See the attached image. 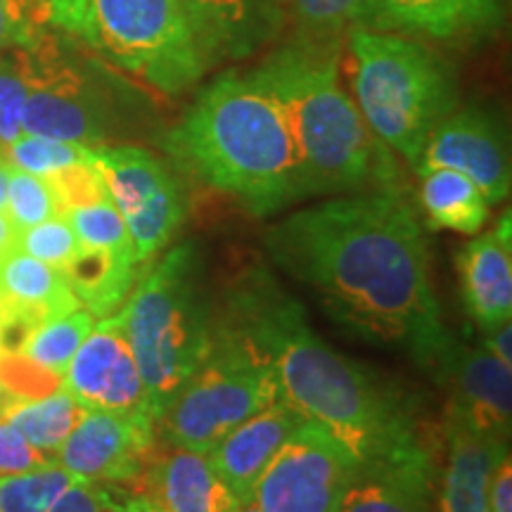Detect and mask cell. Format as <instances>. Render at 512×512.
I'll return each mask as SVG.
<instances>
[{
    "label": "cell",
    "mask_w": 512,
    "mask_h": 512,
    "mask_svg": "<svg viewBox=\"0 0 512 512\" xmlns=\"http://www.w3.org/2000/svg\"><path fill=\"white\" fill-rule=\"evenodd\" d=\"M266 249L356 337L448 373L456 344L430 283L425 230L401 192H351L294 211L268 230Z\"/></svg>",
    "instance_id": "obj_1"
},
{
    "label": "cell",
    "mask_w": 512,
    "mask_h": 512,
    "mask_svg": "<svg viewBox=\"0 0 512 512\" xmlns=\"http://www.w3.org/2000/svg\"><path fill=\"white\" fill-rule=\"evenodd\" d=\"M219 320L271 363L280 399L356 465L432 463L406 396L320 339L266 268H249L226 287Z\"/></svg>",
    "instance_id": "obj_2"
},
{
    "label": "cell",
    "mask_w": 512,
    "mask_h": 512,
    "mask_svg": "<svg viewBox=\"0 0 512 512\" xmlns=\"http://www.w3.org/2000/svg\"><path fill=\"white\" fill-rule=\"evenodd\" d=\"M164 147L192 178L254 216L302 200L283 110L254 72H230L204 86Z\"/></svg>",
    "instance_id": "obj_3"
},
{
    "label": "cell",
    "mask_w": 512,
    "mask_h": 512,
    "mask_svg": "<svg viewBox=\"0 0 512 512\" xmlns=\"http://www.w3.org/2000/svg\"><path fill=\"white\" fill-rule=\"evenodd\" d=\"M283 110L302 200L394 190L392 159L339 72V43H283L252 69Z\"/></svg>",
    "instance_id": "obj_4"
},
{
    "label": "cell",
    "mask_w": 512,
    "mask_h": 512,
    "mask_svg": "<svg viewBox=\"0 0 512 512\" xmlns=\"http://www.w3.org/2000/svg\"><path fill=\"white\" fill-rule=\"evenodd\" d=\"M119 313L147 413L159 427L219 335V309L211 306L195 242L171 247L140 275Z\"/></svg>",
    "instance_id": "obj_5"
},
{
    "label": "cell",
    "mask_w": 512,
    "mask_h": 512,
    "mask_svg": "<svg viewBox=\"0 0 512 512\" xmlns=\"http://www.w3.org/2000/svg\"><path fill=\"white\" fill-rule=\"evenodd\" d=\"M354 100L370 133L415 166L432 131L458 107L451 64L437 50L387 31L347 34Z\"/></svg>",
    "instance_id": "obj_6"
},
{
    "label": "cell",
    "mask_w": 512,
    "mask_h": 512,
    "mask_svg": "<svg viewBox=\"0 0 512 512\" xmlns=\"http://www.w3.org/2000/svg\"><path fill=\"white\" fill-rule=\"evenodd\" d=\"M280 399L271 363L219 320V335L204 363L159 422L166 444L209 453L249 415Z\"/></svg>",
    "instance_id": "obj_7"
},
{
    "label": "cell",
    "mask_w": 512,
    "mask_h": 512,
    "mask_svg": "<svg viewBox=\"0 0 512 512\" xmlns=\"http://www.w3.org/2000/svg\"><path fill=\"white\" fill-rule=\"evenodd\" d=\"M91 46L164 95L209 69L183 0H91Z\"/></svg>",
    "instance_id": "obj_8"
},
{
    "label": "cell",
    "mask_w": 512,
    "mask_h": 512,
    "mask_svg": "<svg viewBox=\"0 0 512 512\" xmlns=\"http://www.w3.org/2000/svg\"><path fill=\"white\" fill-rule=\"evenodd\" d=\"M93 166L126 223L136 261L147 264L185 219L181 185L162 159L136 145H93Z\"/></svg>",
    "instance_id": "obj_9"
},
{
    "label": "cell",
    "mask_w": 512,
    "mask_h": 512,
    "mask_svg": "<svg viewBox=\"0 0 512 512\" xmlns=\"http://www.w3.org/2000/svg\"><path fill=\"white\" fill-rule=\"evenodd\" d=\"M24 50L29 64V95L22 131L83 145L100 143L110 114L95 83L67 60L60 43L50 34Z\"/></svg>",
    "instance_id": "obj_10"
},
{
    "label": "cell",
    "mask_w": 512,
    "mask_h": 512,
    "mask_svg": "<svg viewBox=\"0 0 512 512\" xmlns=\"http://www.w3.org/2000/svg\"><path fill=\"white\" fill-rule=\"evenodd\" d=\"M356 463L316 425H299L261 475L254 503L261 512H337Z\"/></svg>",
    "instance_id": "obj_11"
},
{
    "label": "cell",
    "mask_w": 512,
    "mask_h": 512,
    "mask_svg": "<svg viewBox=\"0 0 512 512\" xmlns=\"http://www.w3.org/2000/svg\"><path fill=\"white\" fill-rule=\"evenodd\" d=\"M157 451V425L152 418L86 408L55 460L81 482L126 486L145 477Z\"/></svg>",
    "instance_id": "obj_12"
},
{
    "label": "cell",
    "mask_w": 512,
    "mask_h": 512,
    "mask_svg": "<svg viewBox=\"0 0 512 512\" xmlns=\"http://www.w3.org/2000/svg\"><path fill=\"white\" fill-rule=\"evenodd\" d=\"M62 387L88 411L147 415L145 384L126 342L121 313L100 318L62 375Z\"/></svg>",
    "instance_id": "obj_13"
},
{
    "label": "cell",
    "mask_w": 512,
    "mask_h": 512,
    "mask_svg": "<svg viewBox=\"0 0 512 512\" xmlns=\"http://www.w3.org/2000/svg\"><path fill=\"white\" fill-rule=\"evenodd\" d=\"M415 174L427 169H451L470 178L489 204L510 195V152L501 121L482 107L453 110L427 138L415 162Z\"/></svg>",
    "instance_id": "obj_14"
},
{
    "label": "cell",
    "mask_w": 512,
    "mask_h": 512,
    "mask_svg": "<svg viewBox=\"0 0 512 512\" xmlns=\"http://www.w3.org/2000/svg\"><path fill=\"white\" fill-rule=\"evenodd\" d=\"M508 0H366L363 27L467 46L503 24Z\"/></svg>",
    "instance_id": "obj_15"
},
{
    "label": "cell",
    "mask_w": 512,
    "mask_h": 512,
    "mask_svg": "<svg viewBox=\"0 0 512 512\" xmlns=\"http://www.w3.org/2000/svg\"><path fill=\"white\" fill-rule=\"evenodd\" d=\"M299 425H304L299 413L283 399H275L233 427L207 453L211 470L226 484L230 494L238 498L240 505L254 501L256 484L268 463Z\"/></svg>",
    "instance_id": "obj_16"
},
{
    "label": "cell",
    "mask_w": 512,
    "mask_h": 512,
    "mask_svg": "<svg viewBox=\"0 0 512 512\" xmlns=\"http://www.w3.org/2000/svg\"><path fill=\"white\" fill-rule=\"evenodd\" d=\"M456 384L448 418L486 439H510L512 366L486 347L453 349L448 373Z\"/></svg>",
    "instance_id": "obj_17"
},
{
    "label": "cell",
    "mask_w": 512,
    "mask_h": 512,
    "mask_svg": "<svg viewBox=\"0 0 512 512\" xmlns=\"http://www.w3.org/2000/svg\"><path fill=\"white\" fill-rule=\"evenodd\" d=\"M465 309L484 332L510 323L512 316V247L510 214L496 230L484 233L456 256Z\"/></svg>",
    "instance_id": "obj_18"
},
{
    "label": "cell",
    "mask_w": 512,
    "mask_h": 512,
    "mask_svg": "<svg viewBox=\"0 0 512 512\" xmlns=\"http://www.w3.org/2000/svg\"><path fill=\"white\" fill-rule=\"evenodd\" d=\"M207 67L245 60L275 41L268 0H183Z\"/></svg>",
    "instance_id": "obj_19"
},
{
    "label": "cell",
    "mask_w": 512,
    "mask_h": 512,
    "mask_svg": "<svg viewBox=\"0 0 512 512\" xmlns=\"http://www.w3.org/2000/svg\"><path fill=\"white\" fill-rule=\"evenodd\" d=\"M145 494L166 512H240V505L226 484L211 470L207 453L171 446L157 451L147 465Z\"/></svg>",
    "instance_id": "obj_20"
},
{
    "label": "cell",
    "mask_w": 512,
    "mask_h": 512,
    "mask_svg": "<svg viewBox=\"0 0 512 512\" xmlns=\"http://www.w3.org/2000/svg\"><path fill=\"white\" fill-rule=\"evenodd\" d=\"M446 467L441 477V512H491L489 477L498 458L510 453L508 441L486 439L460 422H446Z\"/></svg>",
    "instance_id": "obj_21"
},
{
    "label": "cell",
    "mask_w": 512,
    "mask_h": 512,
    "mask_svg": "<svg viewBox=\"0 0 512 512\" xmlns=\"http://www.w3.org/2000/svg\"><path fill=\"white\" fill-rule=\"evenodd\" d=\"M432 463L356 465L337 512H430Z\"/></svg>",
    "instance_id": "obj_22"
},
{
    "label": "cell",
    "mask_w": 512,
    "mask_h": 512,
    "mask_svg": "<svg viewBox=\"0 0 512 512\" xmlns=\"http://www.w3.org/2000/svg\"><path fill=\"white\" fill-rule=\"evenodd\" d=\"M138 266L133 254L79 247L62 273L83 309L91 311L95 318H105L124 306L138 280Z\"/></svg>",
    "instance_id": "obj_23"
},
{
    "label": "cell",
    "mask_w": 512,
    "mask_h": 512,
    "mask_svg": "<svg viewBox=\"0 0 512 512\" xmlns=\"http://www.w3.org/2000/svg\"><path fill=\"white\" fill-rule=\"evenodd\" d=\"M275 41L339 43L363 27L366 0H268Z\"/></svg>",
    "instance_id": "obj_24"
},
{
    "label": "cell",
    "mask_w": 512,
    "mask_h": 512,
    "mask_svg": "<svg viewBox=\"0 0 512 512\" xmlns=\"http://www.w3.org/2000/svg\"><path fill=\"white\" fill-rule=\"evenodd\" d=\"M420 204L434 228L477 235L489 219L491 204L470 178L451 169L420 171Z\"/></svg>",
    "instance_id": "obj_25"
},
{
    "label": "cell",
    "mask_w": 512,
    "mask_h": 512,
    "mask_svg": "<svg viewBox=\"0 0 512 512\" xmlns=\"http://www.w3.org/2000/svg\"><path fill=\"white\" fill-rule=\"evenodd\" d=\"M83 413L86 408L67 389L60 387L38 399H8L0 418L10 422L31 446L55 460L64 439L69 437Z\"/></svg>",
    "instance_id": "obj_26"
},
{
    "label": "cell",
    "mask_w": 512,
    "mask_h": 512,
    "mask_svg": "<svg viewBox=\"0 0 512 512\" xmlns=\"http://www.w3.org/2000/svg\"><path fill=\"white\" fill-rule=\"evenodd\" d=\"M93 325V313L79 306V309L64 313V316L55 320H48L41 328H36L34 335L24 344L22 356H27L38 368L48 370V373L62 380V375L67 373L69 361L79 351L81 342L93 330Z\"/></svg>",
    "instance_id": "obj_27"
},
{
    "label": "cell",
    "mask_w": 512,
    "mask_h": 512,
    "mask_svg": "<svg viewBox=\"0 0 512 512\" xmlns=\"http://www.w3.org/2000/svg\"><path fill=\"white\" fill-rule=\"evenodd\" d=\"M74 482L57 460L36 470L0 477V512H48Z\"/></svg>",
    "instance_id": "obj_28"
},
{
    "label": "cell",
    "mask_w": 512,
    "mask_h": 512,
    "mask_svg": "<svg viewBox=\"0 0 512 512\" xmlns=\"http://www.w3.org/2000/svg\"><path fill=\"white\" fill-rule=\"evenodd\" d=\"M3 150L15 169L41 178H53L60 171L72 169V166L93 162V145L31 136V133H22Z\"/></svg>",
    "instance_id": "obj_29"
},
{
    "label": "cell",
    "mask_w": 512,
    "mask_h": 512,
    "mask_svg": "<svg viewBox=\"0 0 512 512\" xmlns=\"http://www.w3.org/2000/svg\"><path fill=\"white\" fill-rule=\"evenodd\" d=\"M64 219L72 226L79 247L100 249V252L133 254V242L121 214L114 207L110 197L79 204L64 211ZM136 256V254H133Z\"/></svg>",
    "instance_id": "obj_30"
},
{
    "label": "cell",
    "mask_w": 512,
    "mask_h": 512,
    "mask_svg": "<svg viewBox=\"0 0 512 512\" xmlns=\"http://www.w3.org/2000/svg\"><path fill=\"white\" fill-rule=\"evenodd\" d=\"M5 211L17 230L31 228L55 216H62L60 200H57L53 185L48 178L27 174L12 166L8 197H5Z\"/></svg>",
    "instance_id": "obj_31"
},
{
    "label": "cell",
    "mask_w": 512,
    "mask_h": 512,
    "mask_svg": "<svg viewBox=\"0 0 512 512\" xmlns=\"http://www.w3.org/2000/svg\"><path fill=\"white\" fill-rule=\"evenodd\" d=\"M29 95L27 50L12 48L0 53V147L22 136L24 107Z\"/></svg>",
    "instance_id": "obj_32"
},
{
    "label": "cell",
    "mask_w": 512,
    "mask_h": 512,
    "mask_svg": "<svg viewBox=\"0 0 512 512\" xmlns=\"http://www.w3.org/2000/svg\"><path fill=\"white\" fill-rule=\"evenodd\" d=\"M15 249L57 268V271H64L79 252V240H76L69 221L64 216H55V219L19 230Z\"/></svg>",
    "instance_id": "obj_33"
},
{
    "label": "cell",
    "mask_w": 512,
    "mask_h": 512,
    "mask_svg": "<svg viewBox=\"0 0 512 512\" xmlns=\"http://www.w3.org/2000/svg\"><path fill=\"white\" fill-rule=\"evenodd\" d=\"M48 27L50 17L43 0H0V53L36 46Z\"/></svg>",
    "instance_id": "obj_34"
},
{
    "label": "cell",
    "mask_w": 512,
    "mask_h": 512,
    "mask_svg": "<svg viewBox=\"0 0 512 512\" xmlns=\"http://www.w3.org/2000/svg\"><path fill=\"white\" fill-rule=\"evenodd\" d=\"M48 463H53V458L31 446L10 422L0 418V477L19 475Z\"/></svg>",
    "instance_id": "obj_35"
},
{
    "label": "cell",
    "mask_w": 512,
    "mask_h": 512,
    "mask_svg": "<svg viewBox=\"0 0 512 512\" xmlns=\"http://www.w3.org/2000/svg\"><path fill=\"white\" fill-rule=\"evenodd\" d=\"M50 27H57L91 43V0H43Z\"/></svg>",
    "instance_id": "obj_36"
},
{
    "label": "cell",
    "mask_w": 512,
    "mask_h": 512,
    "mask_svg": "<svg viewBox=\"0 0 512 512\" xmlns=\"http://www.w3.org/2000/svg\"><path fill=\"white\" fill-rule=\"evenodd\" d=\"M100 496L105 501L107 512H166L155 498H150L145 491H131L124 486L98 484Z\"/></svg>",
    "instance_id": "obj_37"
},
{
    "label": "cell",
    "mask_w": 512,
    "mask_h": 512,
    "mask_svg": "<svg viewBox=\"0 0 512 512\" xmlns=\"http://www.w3.org/2000/svg\"><path fill=\"white\" fill-rule=\"evenodd\" d=\"M48 512H107L100 496V486L91 482H76L53 503Z\"/></svg>",
    "instance_id": "obj_38"
},
{
    "label": "cell",
    "mask_w": 512,
    "mask_h": 512,
    "mask_svg": "<svg viewBox=\"0 0 512 512\" xmlns=\"http://www.w3.org/2000/svg\"><path fill=\"white\" fill-rule=\"evenodd\" d=\"M489 508L491 512H512V463L510 453L498 458L489 477Z\"/></svg>",
    "instance_id": "obj_39"
},
{
    "label": "cell",
    "mask_w": 512,
    "mask_h": 512,
    "mask_svg": "<svg viewBox=\"0 0 512 512\" xmlns=\"http://www.w3.org/2000/svg\"><path fill=\"white\" fill-rule=\"evenodd\" d=\"M484 335H486L484 347L489 349L494 356L501 358L503 363L512 366V325L505 323V325H501V328L484 332Z\"/></svg>",
    "instance_id": "obj_40"
},
{
    "label": "cell",
    "mask_w": 512,
    "mask_h": 512,
    "mask_svg": "<svg viewBox=\"0 0 512 512\" xmlns=\"http://www.w3.org/2000/svg\"><path fill=\"white\" fill-rule=\"evenodd\" d=\"M17 226L10 221L8 211L0 209V256L8 254L17 245Z\"/></svg>",
    "instance_id": "obj_41"
},
{
    "label": "cell",
    "mask_w": 512,
    "mask_h": 512,
    "mask_svg": "<svg viewBox=\"0 0 512 512\" xmlns=\"http://www.w3.org/2000/svg\"><path fill=\"white\" fill-rule=\"evenodd\" d=\"M12 174V164L5 157V150L0 147V209H5V197H8V183Z\"/></svg>",
    "instance_id": "obj_42"
},
{
    "label": "cell",
    "mask_w": 512,
    "mask_h": 512,
    "mask_svg": "<svg viewBox=\"0 0 512 512\" xmlns=\"http://www.w3.org/2000/svg\"><path fill=\"white\" fill-rule=\"evenodd\" d=\"M5 401H8V394H5V389H3V384H0V411H3V406H5Z\"/></svg>",
    "instance_id": "obj_43"
},
{
    "label": "cell",
    "mask_w": 512,
    "mask_h": 512,
    "mask_svg": "<svg viewBox=\"0 0 512 512\" xmlns=\"http://www.w3.org/2000/svg\"><path fill=\"white\" fill-rule=\"evenodd\" d=\"M240 512H261L259 508H256V503L252 501V503H249V505H245V508H242Z\"/></svg>",
    "instance_id": "obj_44"
}]
</instances>
